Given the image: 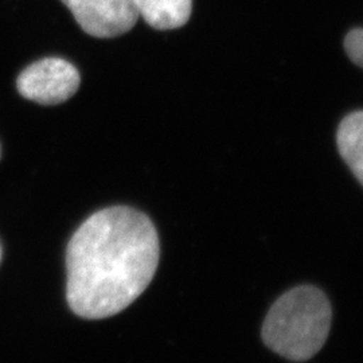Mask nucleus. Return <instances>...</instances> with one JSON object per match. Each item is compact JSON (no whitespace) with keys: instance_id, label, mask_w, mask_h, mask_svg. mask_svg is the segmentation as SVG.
<instances>
[{"instance_id":"nucleus-9","label":"nucleus","mask_w":363,"mask_h":363,"mask_svg":"<svg viewBox=\"0 0 363 363\" xmlns=\"http://www.w3.org/2000/svg\"><path fill=\"white\" fill-rule=\"evenodd\" d=\"M0 157H1V148H0Z\"/></svg>"},{"instance_id":"nucleus-1","label":"nucleus","mask_w":363,"mask_h":363,"mask_svg":"<svg viewBox=\"0 0 363 363\" xmlns=\"http://www.w3.org/2000/svg\"><path fill=\"white\" fill-rule=\"evenodd\" d=\"M159 238L143 213L125 206L97 211L72 237L67 303L78 316L104 319L125 310L154 279Z\"/></svg>"},{"instance_id":"nucleus-3","label":"nucleus","mask_w":363,"mask_h":363,"mask_svg":"<svg viewBox=\"0 0 363 363\" xmlns=\"http://www.w3.org/2000/svg\"><path fill=\"white\" fill-rule=\"evenodd\" d=\"M79 73L76 66L62 58H43L19 74L16 88L34 103L58 105L67 101L79 88Z\"/></svg>"},{"instance_id":"nucleus-4","label":"nucleus","mask_w":363,"mask_h":363,"mask_svg":"<svg viewBox=\"0 0 363 363\" xmlns=\"http://www.w3.org/2000/svg\"><path fill=\"white\" fill-rule=\"evenodd\" d=\"M86 34L113 38L128 33L139 13L133 0H61Z\"/></svg>"},{"instance_id":"nucleus-2","label":"nucleus","mask_w":363,"mask_h":363,"mask_svg":"<svg viewBox=\"0 0 363 363\" xmlns=\"http://www.w3.org/2000/svg\"><path fill=\"white\" fill-rule=\"evenodd\" d=\"M331 319L333 308L322 289L296 286L273 303L261 335L273 352L292 362H304L325 346Z\"/></svg>"},{"instance_id":"nucleus-7","label":"nucleus","mask_w":363,"mask_h":363,"mask_svg":"<svg viewBox=\"0 0 363 363\" xmlns=\"http://www.w3.org/2000/svg\"><path fill=\"white\" fill-rule=\"evenodd\" d=\"M345 50L355 65L363 67V28H355L347 34Z\"/></svg>"},{"instance_id":"nucleus-5","label":"nucleus","mask_w":363,"mask_h":363,"mask_svg":"<svg viewBox=\"0 0 363 363\" xmlns=\"http://www.w3.org/2000/svg\"><path fill=\"white\" fill-rule=\"evenodd\" d=\"M139 16L156 30L184 26L191 15L193 0H133Z\"/></svg>"},{"instance_id":"nucleus-6","label":"nucleus","mask_w":363,"mask_h":363,"mask_svg":"<svg viewBox=\"0 0 363 363\" xmlns=\"http://www.w3.org/2000/svg\"><path fill=\"white\" fill-rule=\"evenodd\" d=\"M339 154L363 186V111L343 118L337 135Z\"/></svg>"},{"instance_id":"nucleus-8","label":"nucleus","mask_w":363,"mask_h":363,"mask_svg":"<svg viewBox=\"0 0 363 363\" xmlns=\"http://www.w3.org/2000/svg\"><path fill=\"white\" fill-rule=\"evenodd\" d=\"M0 259H1V247H0Z\"/></svg>"}]
</instances>
